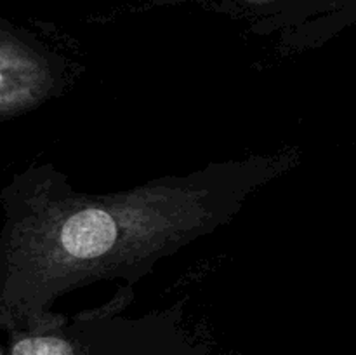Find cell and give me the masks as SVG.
<instances>
[{"mask_svg": "<svg viewBox=\"0 0 356 355\" xmlns=\"http://www.w3.org/2000/svg\"><path fill=\"white\" fill-rule=\"evenodd\" d=\"M13 355H72V350L58 338H28L16 343Z\"/></svg>", "mask_w": 356, "mask_h": 355, "instance_id": "2", "label": "cell"}, {"mask_svg": "<svg viewBox=\"0 0 356 355\" xmlns=\"http://www.w3.org/2000/svg\"><path fill=\"white\" fill-rule=\"evenodd\" d=\"M117 239L113 219L99 209H86L73 214L61 228V244L76 258H96L110 251Z\"/></svg>", "mask_w": 356, "mask_h": 355, "instance_id": "1", "label": "cell"}]
</instances>
